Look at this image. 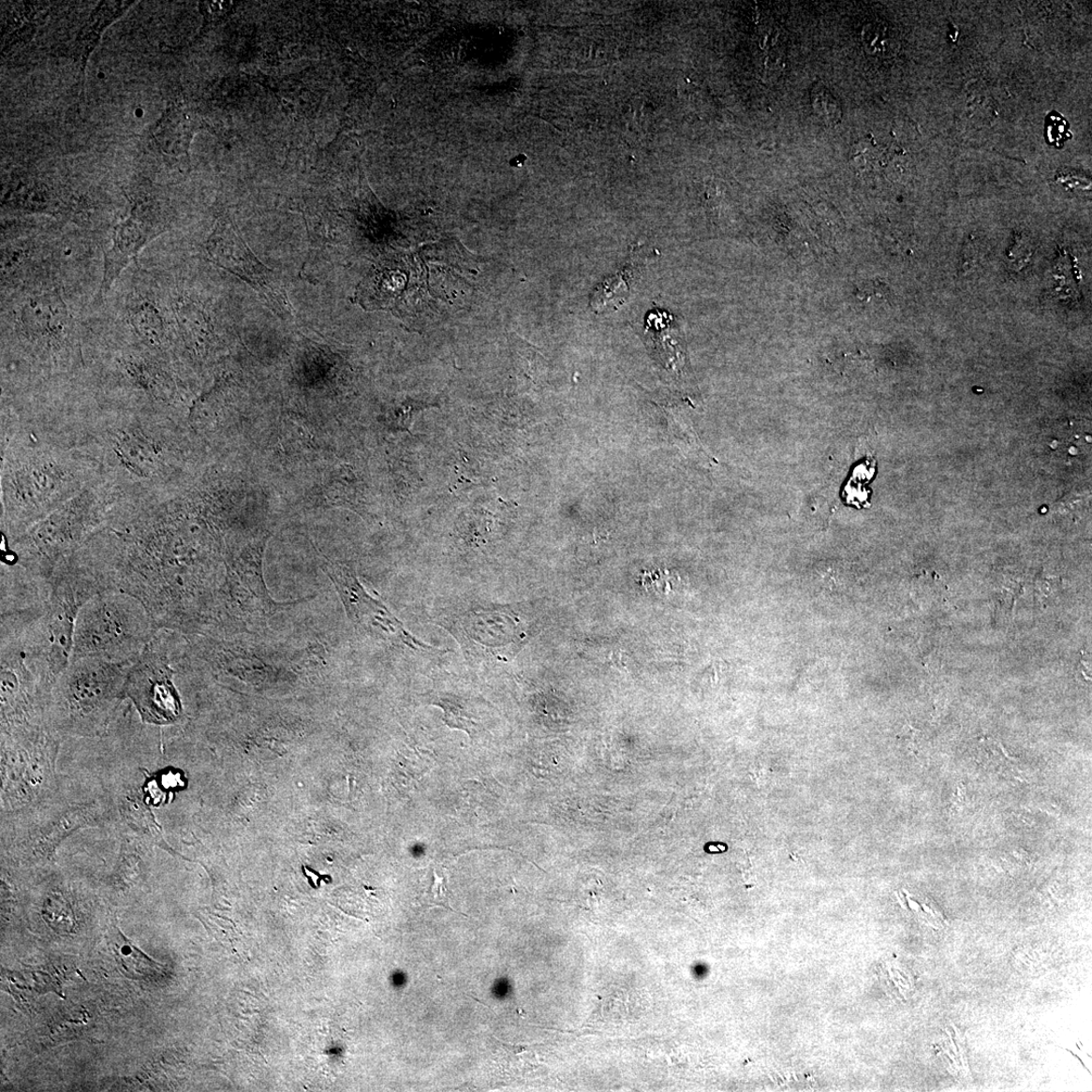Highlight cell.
Here are the masks:
<instances>
[{"label": "cell", "instance_id": "cell-1", "mask_svg": "<svg viewBox=\"0 0 1092 1092\" xmlns=\"http://www.w3.org/2000/svg\"><path fill=\"white\" fill-rule=\"evenodd\" d=\"M156 631L147 609L135 597L100 593L81 609L70 663L83 657L134 663Z\"/></svg>", "mask_w": 1092, "mask_h": 1092}, {"label": "cell", "instance_id": "cell-2", "mask_svg": "<svg viewBox=\"0 0 1092 1092\" xmlns=\"http://www.w3.org/2000/svg\"><path fill=\"white\" fill-rule=\"evenodd\" d=\"M176 647L173 630H157L126 675L125 697L130 698L142 721L149 725H175L184 716L175 684L181 674Z\"/></svg>", "mask_w": 1092, "mask_h": 1092}, {"label": "cell", "instance_id": "cell-3", "mask_svg": "<svg viewBox=\"0 0 1092 1092\" xmlns=\"http://www.w3.org/2000/svg\"><path fill=\"white\" fill-rule=\"evenodd\" d=\"M134 663L111 662L100 657H83L71 662L54 686L58 702L75 722L96 718L116 698L125 697L126 675Z\"/></svg>", "mask_w": 1092, "mask_h": 1092}, {"label": "cell", "instance_id": "cell-4", "mask_svg": "<svg viewBox=\"0 0 1092 1092\" xmlns=\"http://www.w3.org/2000/svg\"><path fill=\"white\" fill-rule=\"evenodd\" d=\"M324 569L338 590L349 618L367 629L379 630L387 638L398 639L415 650H428L431 646L418 641L402 622L393 616L379 600L373 598L362 585L352 569L347 566L327 561Z\"/></svg>", "mask_w": 1092, "mask_h": 1092}, {"label": "cell", "instance_id": "cell-5", "mask_svg": "<svg viewBox=\"0 0 1092 1092\" xmlns=\"http://www.w3.org/2000/svg\"><path fill=\"white\" fill-rule=\"evenodd\" d=\"M210 258L221 268L246 279L258 288L272 303L275 309L288 311V303L277 279L254 258L249 249L231 231L215 232L207 244Z\"/></svg>", "mask_w": 1092, "mask_h": 1092}, {"label": "cell", "instance_id": "cell-6", "mask_svg": "<svg viewBox=\"0 0 1092 1092\" xmlns=\"http://www.w3.org/2000/svg\"><path fill=\"white\" fill-rule=\"evenodd\" d=\"M155 236L154 229L141 219L133 217L125 220L116 228L111 246L105 253L103 282L100 285V296L108 293L125 266L137 257L148 241Z\"/></svg>", "mask_w": 1092, "mask_h": 1092}, {"label": "cell", "instance_id": "cell-7", "mask_svg": "<svg viewBox=\"0 0 1092 1092\" xmlns=\"http://www.w3.org/2000/svg\"><path fill=\"white\" fill-rule=\"evenodd\" d=\"M65 304L53 295L34 298L22 310V332L35 338L55 335L63 332L66 321Z\"/></svg>", "mask_w": 1092, "mask_h": 1092}, {"label": "cell", "instance_id": "cell-8", "mask_svg": "<svg viewBox=\"0 0 1092 1092\" xmlns=\"http://www.w3.org/2000/svg\"><path fill=\"white\" fill-rule=\"evenodd\" d=\"M110 946L120 969L131 980L142 981L159 973V963L147 957L118 928L110 935Z\"/></svg>", "mask_w": 1092, "mask_h": 1092}, {"label": "cell", "instance_id": "cell-9", "mask_svg": "<svg viewBox=\"0 0 1092 1092\" xmlns=\"http://www.w3.org/2000/svg\"><path fill=\"white\" fill-rule=\"evenodd\" d=\"M629 271H625L608 277L598 287L596 288L590 301V306L594 312L599 314L608 307L616 309V306L626 302L629 294L628 279Z\"/></svg>", "mask_w": 1092, "mask_h": 1092}, {"label": "cell", "instance_id": "cell-10", "mask_svg": "<svg viewBox=\"0 0 1092 1092\" xmlns=\"http://www.w3.org/2000/svg\"><path fill=\"white\" fill-rule=\"evenodd\" d=\"M130 322L134 328V332L151 343V345L157 346L164 336V324L162 317L155 304L150 302L139 303L130 314Z\"/></svg>", "mask_w": 1092, "mask_h": 1092}, {"label": "cell", "instance_id": "cell-11", "mask_svg": "<svg viewBox=\"0 0 1092 1092\" xmlns=\"http://www.w3.org/2000/svg\"><path fill=\"white\" fill-rule=\"evenodd\" d=\"M810 99L812 109L825 125L834 126L841 122V106L822 83H818L812 88Z\"/></svg>", "mask_w": 1092, "mask_h": 1092}, {"label": "cell", "instance_id": "cell-12", "mask_svg": "<svg viewBox=\"0 0 1092 1092\" xmlns=\"http://www.w3.org/2000/svg\"><path fill=\"white\" fill-rule=\"evenodd\" d=\"M435 704L443 708L446 716L444 720L450 728L460 729L465 730L469 735L473 736V731H476L478 726L476 722L469 716L468 711L461 703V701H456L454 698L440 697Z\"/></svg>", "mask_w": 1092, "mask_h": 1092}, {"label": "cell", "instance_id": "cell-13", "mask_svg": "<svg viewBox=\"0 0 1092 1092\" xmlns=\"http://www.w3.org/2000/svg\"><path fill=\"white\" fill-rule=\"evenodd\" d=\"M888 28L883 24L870 23L863 29L862 39L868 53L873 55H892L894 50V40L887 35Z\"/></svg>", "mask_w": 1092, "mask_h": 1092}, {"label": "cell", "instance_id": "cell-14", "mask_svg": "<svg viewBox=\"0 0 1092 1092\" xmlns=\"http://www.w3.org/2000/svg\"><path fill=\"white\" fill-rule=\"evenodd\" d=\"M1045 133L1048 143L1057 148L1072 138L1070 124L1056 111L1047 117Z\"/></svg>", "mask_w": 1092, "mask_h": 1092}, {"label": "cell", "instance_id": "cell-15", "mask_svg": "<svg viewBox=\"0 0 1092 1092\" xmlns=\"http://www.w3.org/2000/svg\"><path fill=\"white\" fill-rule=\"evenodd\" d=\"M435 882L431 885L426 897V905L428 907L440 906L452 909L450 903V893L448 891V878L446 870L435 867L434 869Z\"/></svg>", "mask_w": 1092, "mask_h": 1092}, {"label": "cell", "instance_id": "cell-16", "mask_svg": "<svg viewBox=\"0 0 1092 1092\" xmlns=\"http://www.w3.org/2000/svg\"><path fill=\"white\" fill-rule=\"evenodd\" d=\"M135 113L138 118H141L143 117L144 111L142 109H137Z\"/></svg>", "mask_w": 1092, "mask_h": 1092}, {"label": "cell", "instance_id": "cell-17", "mask_svg": "<svg viewBox=\"0 0 1092 1092\" xmlns=\"http://www.w3.org/2000/svg\"><path fill=\"white\" fill-rule=\"evenodd\" d=\"M97 76H98V79H99V80H104V79H105V74H104L103 72H99Z\"/></svg>", "mask_w": 1092, "mask_h": 1092}]
</instances>
